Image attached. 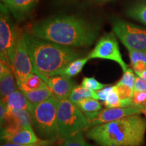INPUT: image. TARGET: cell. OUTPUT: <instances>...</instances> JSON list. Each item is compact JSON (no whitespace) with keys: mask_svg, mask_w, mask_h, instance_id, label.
<instances>
[{"mask_svg":"<svg viewBox=\"0 0 146 146\" xmlns=\"http://www.w3.org/2000/svg\"><path fill=\"white\" fill-rule=\"evenodd\" d=\"M83 113L87 119L94 117L102 110L101 103L94 98H85L76 104Z\"/></svg>","mask_w":146,"mask_h":146,"instance_id":"cell-15","label":"cell"},{"mask_svg":"<svg viewBox=\"0 0 146 146\" xmlns=\"http://www.w3.org/2000/svg\"><path fill=\"white\" fill-rule=\"evenodd\" d=\"M14 71H10L2 75H0V91L1 100H4L11 94L16 90L15 76Z\"/></svg>","mask_w":146,"mask_h":146,"instance_id":"cell-16","label":"cell"},{"mask_svg":"<svg viewBox=\"0 0 146 146\" xmlns=\"http://www.w3.org/2000/svg\"><path fill=\"white\" fill-rule=\"evenodd\" d=\"M85 98H94L98 100L97 91L82 86H75L71 91L68 99L72 103L76 104L81 100Z\"/></svg>","mask_w":146,"mask_h":146,"instance_id":"cell-18","label":"cell"},{"mask_svg":"<svg viewBox=\"0 0 146 146\" xmlns=\"http://www.w3.org/2000/svg\"><path fill=\"white\" fill-rule=\"evenodd\" d=\"M26 45L36 74L45 83L51 76L59 75L80 54L70 47L39 39L31 33H24Z\"/></svg>","mask_w":146,"mask_h":146,"instance_id":"cell-2","label":"cell"},{"mask_svg":"<svg viewBox=\"0 0 146 146\" xmlns=\"http://www.w3.org/2000/svg\"><path fill=\"white\" fill-rule=\"evenodd\" d=\"M81 86L96 91L101 90L108 85L100 83L94 77H84L82 81Z\"/></svg>","mask_w":146,"mask_h":146,"instance_id":"cell-24","label":"cell"},{"mask_svg":"<svg viewBox=\"0 0 146 146\" xmlns=\"http://www.w3.org/2000/svg\"><path fill=\"white\" fill-rule=\"evenodd\" d=\"M127 15L146 25V3H139L133 6L128 10Z\"/></svg>","mask_w":146,"mask_h":146,"instance_id":"cell-22","label":"cell"},{"mask_svg":"<svg viewBox=\"0 0 146 146\" xmlns=\"http://www.w3.org/2000/svg\"><path fill=\"white\" fill-rule=\"evenodd\" d=\"M100 27L75 16L51 17L35 24L31 33L39 39L67 47L91 45Z\"/></svg>","mask_w":146,"mask_h":146,"instance_id":"cell-1","label":"cell"},{"mask_svg":"<svg viewBox=\"0 0 146 146\" xmlns=\"http://www.w3.org/2000/svg\"><path fill=\"white\" fill-rule=\"evenodd\" d=\"M132 104L140 108H145L146 107V91H133Z\"/></svg>","mask_w":146,"mask_h":146,"instance_id":"cell-26","label":"cell"},{"mask_svg":"<svg viewBox=\"0 0 146 146\" xmlns=\"http://www.w3.org/2000/svg\"><path fill=\"white\" fill-rule=\"evenodd\" d=\"M146 133V119L138 114L95 126L87 138L101 146H141Z\"/></svg>","mask_w":146,"mask_h":146,"instance_id":"cell-3","label":"cell"},{"mask_svg":"<svg viewBox=\"0 0 146 146\" xmlns=\"http://www.w3.org/2000/svg\"><path fill=\"white\" fill-rule=\"evenodd\" d=\"M25 96L28 100L29 104V112L30 108L33 106L37 105L40 103L45 102L48 100L51 97L54 96L52 91L48 86H46L43 88L36 89V90L31 91H22Z\"/></svg>","mask_w":146,"mask_h":146,"instance_id":"cell-14","label":"cell"},{"mask_svg":"<svg viewBox=\"0 0 146 146\" xmlns=\"http://www.w3.org/2000/svg\"><path fill=\"white\" fill-rule=\"evenodd\" d=\"M5 102L7 108V116L11 112L15 110H29V104L26 97L20 90L14 91L12 94L7 97L4 100H1Z\"/></svg>","mask_w":146,"mask_h":146,"instance_id":"cell-12","label":"cell"},{"mask_svg":"<svg viewBox=\"0 0 146 146\" xmlns=\"http://www.w3.org/2000/svg\"><path fill=\"white\" fill-rule=\"evenodd\" d=\"M133 71L135 72L137 75L139 76L144 70H146V64L142 61H138L132 65Z\"/></svg>","mask_w":146,"mask_h":146,"instance_id":"cell-32","label":"cell"},{"mask_svg":"<svg viewBox=\"0 0 146 146\" xmlns=\"http://www.w3.org/2000/svg\"><path fill=\"white\" fill-rule=\"evenodd\" d=\"M139 76L141 77V78H143V79L145 80V81H146V70H144L141 74H140L139 75Z\"/></svg>","mask_w":146,"mask_h":146,"instance_id":"cell-34","label":"cell"},{"mask_svg":"<svg viewBox=\"0 0 146 146\" xmlns=\"http://www.w3.org/2000/svg\"><path fill=\"white\" fill-rule=\"evenodd\" d=\"M46 86H47V83L39 75L32 73L18 86V88L22 91H31Z\"/></svg>","mask_w":146,"mask_h":146,"instance_id":"cell-19","label":"cell"},{"mask_svg":"<svg viewBox=\"0 0 146 146\" xmlns=\"http://www.w3.org/2000/svg\"><path fill=\"white\" fill-rule=\"evenodd\" d=\"M6 5L1 3L0 16V56L3 62L13 69L16 41L19 30L14 27Z\"/></svg>","mask_w":146,"mask_h":146,"instance_id":"cell-6","label":"cell"},{"mask_svg":"<svg viewBox=\"0 0 146 146\" xmlns=\"http://www.w3.org/2000/svg\"><path fill=\"white\" fill-rule=\"evenodd\" d=\"M104 105L109 108H123L122 107V102L118 98L114 86V89L110 93L106 100L104 102Z\"/></svg>","mask_w":146,"mask_h":146,"instance_id":"cell-25","label":"cell"},{"mask_svg":"<svg viewBox=\"0 0 146 146\" xmlns=\"http://www.w3.org/2000/svg\"><path fill=\"white\" fill-rule=\"evenodd\" d=\"M53 142H54V141L41 139V141L38 142V143L29 144V145H21V144H16L10 143V142H8V143L4 144V145H3L2 146H52Z\"/></svg>","mask_w":146,"mask_h":146,"instance_id":"cell-29","label":"cell"},{"mask_svg":"<svg viewBox=\"0 0 146 146\" xmlns=\"http://www.w3.org/2000/svg\"><path fill=\"white\" fill-rule=\"evenodd\" d=\"M133 91H146V81L137 75L135 76Z\"/></svg>","mask_w":146,"mask_h":146,"instance_id":"cell-30","label":"cell"},{"mask_svg":"<svg viewBox=\"0 0 146 146\" xmlns=\"http://www.w3.org/2000/svg\"><path fill=\"white\" fill-rule=\"evenodd\" d=\"M127 50L129 51L131 65L138 61H142L146 64V52L133 50L131 49H127Z\"/></svg>","mask_w":146,"mask_h":146,"instance_id":"cell-28","label":"cell"},{"mask_svg":"<svg viewBox=\"0 0 146 146\" xmlns=\"http://www.w3.org/2000/svg\"><path fill=\"white\" fill-rule=\"evenodd\" d=\"M143 110L134 106L126 108H107L102 110L94 117L87 120L88 124L87 126V130L95 126L119 120L131 115L139 114L142 113Z\"/></svg>","mask_w":146,"mask_h":146,"instance_id":"cell-10","label":"cell"},{"mask_svg":"<svg viewBox=\"0 0 146 146\" xmlns=\"http://www.w3.org/2000/svg\"><path fill=\"white\" fill-rule=\"evenodd\" d=\"M0 119L1 124L3 125L7 121V108L5 102L1 100V104H0Z\"/></svg>","mask_w":146,"mask_h":146,"instance_id":"cell-33","label":"cell"},{"mask_svg":"<svg viewBox=\"0 0 146 146\" xmlns=\"http://www.w3.org/2000/svg\"><path fill=\"white\" fill-rule=\"evenodd\" d=\"M113 31L127 49L146 52V29L124 21H115Z\"/></svg>","mask_w":146,"mask_h":146,"instance_id":"cell-7","label":"cell"},{"mask_svg":"<svg viewBox=\"0 0 146 146\" xmlns=\"http://www.w3.org/2000/svg\"><path fill=\"white\" fill-rule=\"evenodd\" d=\"M113 89H114V86H108V85L107 87H104V88L101 89V90L97 91L98 100L104 102L105 100H106L108 96L110 93L113 90Z\"/></svg>","mask_w":146,"mask_h":146,"instance_id":"cell-31","label":"cell"},{"mask_svg":"<svg viewBox=\"0 0 146 146\" xmlns=\"http://www.w3.org/2000/svg\"><path fill=\"white\" fill-rule=\"evenodd\" d=\"M39 0H11L8 7L18 15L25 14L35 6Z\"/></svg>","mask_w":146,"mask_h":146,"instance_id":"cell-17","label":"cell"},{"mask_svg":"<svg viewBox=\"0 0 146 146\" xmlns=\"http://www.w3.org/2000/svg\"><path fill=\"white\" fill-rule=\"evenodd\" d=\"M41 139L34 132L32 126L24 127L14 135L9 137L6 140L10 143L21 144V145H29L38 143L41 141Z\"/></svg>","mask_w":146,"mask_h":146,"instance_id":"cell-13","label":"cell"},{"mask_svg":"<svg viewBox=\"0 0 146 146\" xmlns=\"http://www.w3.org/2000/svg\"><path fill=\"white\" fill-rule=\"evenodd\" d=\"M62 146H94L87 143L83 137V133L79 132L64 140Z\"/></svg>","mask_w":146,"mask_h":146,"instance_id":"cell-23","label":"cell"},{"mask_svg":"<svg viewBox=\"0 0 146 146\" xmlns=\"http://www.w3.org/2000/svg\"><path fill=\"white\" fill-rule=\"evenodd\" d=\"M135 80V76L133 72V70L129 68L126 72H124L123 77L118 82V84L127 85L133 89Z\"/></svg>","mask_w":146,"mask_h":146,"instance_id":"cell-27","label":"cell"},{"mask_svg":"<svg viewBox=\"0 0 146 146\" xmlns=\"http://www.w3.org/2000/svg\"><path fill=\"white\" fill-rule=\"evenodd\" d=\"M24 33L25 32H18L13 62V71L18 87L31 74H36L25 45Z\"/></svg>","mask_w":146,"mask_h":146,"instance_id":"cell-9","label":"cell"},{"mask_svg":"<svg viewBox=\"0 0 146 146\" xmlns=\"http://www.w3.org/2000/svg\"><path fill=\"white\" fill-rule=\"evenodd\" d=\"M142 113H143V114H144V115H145V116H146V107L143 110V111H142Z\"/></svg>","mask_w":146,"mask_h":146,"instance_id":"cell-36","label":"cell"},{"mask_svg":"<svg viewBox=\"0 0 146 146\" xmlns=\"http://www.w3.org/2000/svg\"><path fill=\"white\" fill-rule=\"evenodd\" d=\"M61 146H62V145H61Z\"/></svg>","mask_w":146,"mask_h":146,"instance_id":"cell-37","label":"cell"},{"mask_svg":"<svg viewBox=\"0 0 146 146\" xmlns=\"http://www.w3.org/2000/svg\"><path fill=\"white\" fill-rule=\"evenodd\" d=\"M89 59H104L117 62L123 69V72L127 71L128 66L122 58L119 46L113 33H106L100 38L88 56Z\"/></svg>","mask_w":146,"mask_h":146,"instance_id":"cell-8","label":"cell"},{"mask_svg":"<svg viewBox=\"0 0 146 146\" xmlns=\"http://www.w3.org/2000/svg\"><path fill=\"white\" fill-rule=\"evenodd\" d=\"M115 89L122 102V107L126 108L132 106V97L133 94V89L127 85L116 84L114 85Z\"/></svg>","mask_w":146,"mask_h":146,"instance_id":"cell-21","label":"cell"},{"mask_svg":"<svg viewBox=\"0 0 146 146\" xmlns=\"http://www.w3.org/2000/svg\"><path fill=\"white\" fill-rule=\"evenodd\" d=\"M58 102L59 100L54 96L30 108L32 125L41 139L54 141L60 138L57 119Z\"/></svg>","mask_w":146,"mask_h":146,"instance_id":"cell-4","label":"cell"},{"mask_svg":"<svg viewBox=\"0 0 146 146\" xmlns=\"http://www.w3.org/2000/svg\"><path fill=\"white\" fill-rule=\"evenodd\" d=\"M10 1H11V0H1V2L3 3V5H6V6H8V4H9V3L10 2Z\"/></svg>","mask_w":146,"mask_h":146,"instance_id":"cell-35","label":"cell"},{"mask_svg":"<svg viewBox=\"0 0 146 146\" xmlns=\"http://www.w3.org/2000/svg\"><path fill=\"white\" fill-rule=\"evenodd\" d=\"M46 83L59 100L68 99L71 91L75 87L70 78L60 75L49 77Z\"/></svg>","mask_w":146,"mask_h":146,"instance_id":"cell-11","label":"cell"},{"mask_svg":"<svg viewBox=\"0 0 146 146\" xmlns=\"http://www.w3.org/2000/svg\"><path fill=\"white\" fill-rule=\"evenodd\" d=\"M57 119L60 138L63 140L87 130V118L77 106L68 99L59 100Z\"/></svg>","mask_w":146,"mask_h":146,"instance_id":"cell-5","label":"cell"},{"mask_svg":"<svg viewBox=\"0 0 146 146\" xmlns=\"http://www.w3.org/2000/svg\"><path fill=\"white\" fill-rule=\"evenodd\" d=\"M89 58H78L71 62L68 66H67L64 70L60 73V76H63L65 77L70 78L72 76L77 75L81 72L83 67L88 62Z\"/></svg>","mask_w":146,"mask_h":146,"instance_id":"cell-20","label":"cell"}]
</instances>
